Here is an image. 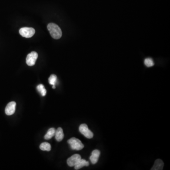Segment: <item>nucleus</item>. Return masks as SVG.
Masks as SVG:
<instances>
[{
    "mask_svg": "<svg viewBox=\"0 0 170 170\" xmlns=\"http://www.w3.org/2000/svg\"><path fill=\"white\" fill-rule=\"evenodd\" d=\"M47 29L49 30L51 36L54 39H60L62 36V32L60 28L55 24L49 23L47 26Z\"/></svg>",
    "mask_w": 170,
    "mask_h": 170,
    "instance_id": "f257e3e1",
    "label": "nucleus"
},
{
    "mask_svg": "<svg viewBox=\"0 0 170 170\" xmlns=\"http://www.w3.org/2000/svg\"><path fill=\"white\" fill-rule=\"evenodd\" d=\"M68 143L73 150H80L83 148L84 146L79 139L77 138H72L68 140Z\"/></svg>",
    "mask_w": 170,
    "mask_h": 170,
    "instance_id": "f03ea898",
    "label": "nucleus"
},
{
    "mask_svg": "<svg viewBox=\"0 0 170 170\" xmlns=\"http://www.w3.org/2000/svg\"><path fill=\"white\" fill-rule=\"evenodd\" d=\"M19 32L22 37L28 38L32 37L35 34L36 31L33 28L24 27L20 28Z\"/></svg>",
    "mask_w": 170,
    "mask_h": 170,
    "instance_id": "7ed1b4c3",
    "label": "nucleus"
},
{
    "mask_svg": "<svg viewBox=\"0 0 170 170\" xmlns=\"http://www.w3.org/2000/svg\"><path fill=\"white\" fill-rule=\"evenodd\" d=\"M79 130L82 134L88 139H92L93 137L94 134L88 128L86 124H82L79 126Z\"/></svg>",
    "mask_w": 170,
    "mask_h": 170,
    "instance_id": "20e7f679",
    "label": "nucleus"
},
{
    "mask_svg": "<svg viewBox=\"0 0 170 170\" xmlns=\"http://www.w3.org/2000/svg\"><path fill=\"white\" fill-rule=\"evenodd\" d=\"M38 58V54L36 52H30L27 55L26 58V63L28 65L32 66L36 64V61Z\"/></svg>",
    "mask_w": 170,
    "mask_h": 170,
    "instance_id": "39448f33",
    "label": "nucleus"
},
{
    "mask_svg": "<svg viewBox=\"0 0 170 170\" xmlns=\"http://www.w3.org/2000/svg\"><path fill=\"white\" fill-rule=\"evenodd\" d=\"M81 159V156L79 154H75L68 158L67 161V164L69 166H75Z\"/></svg>",
    "mask_w": 170,
    "mask_h": 170,
    "instance_id": "423d86ee",
    "label": "nucleus"
},
{
    "mask_svg": "<svg viewBox=\"0 0 170 170\" xmlns=\"http://www.w3.org/2000/svg\"><path fill=\"white\" fill-rule=\"evenodd\" d=\"M16 103L15 102L12 101L9 103L6 107L5 113L7 115H13L15 112Z\"/></svg>",
    "mask_w": 170,
    "mask_h": 170,
    "instance_id": "0eeeda50",
    "label": "nucleus"
},
{
    "mask_svg": "<svg viewBox=\"0 0 170 170\" xmlns=\"http://www.w3.org/2000/svg\"><path fill=\"white\" fill-rule=\"evenodd\" d=\"M100 155V151L97 149H96L93 151L92 154H91V156H90V159L91 161V163L94 165L97 163L98 162V159H99V157Z\"/></svg>",
    "mask_w": 170,
    "mask_h": 170,
    "instance_id": "6e6552de",
    "label": "nucleus"
},
{
    "mask_svg": "<svg viewBox=\"0 0 170 170\" xmlns=\"http://www.w3.org/2000/svg\"><path fill=\"white\" fill-rule=\"evenodd\" d=\"M55 136L56 140L58 142H60L64 139V135L62 128L59 127L57 129L55 133Z\"/></svg>",
    "mask_w": 170,
    "mask_h": 170,
    "instance_id": "1a4fd4ad",
    "label": "nucleus"
},
{
    "mask_svg": "<svg viewBox=\"0 0 170 170\" xmlns=\"http://www.w3.org/2000/svg\"><path fill=\"white\" fill-rule=\"evenodd\" d=\"M164 163L161 159H157L151 170H162L163 169Z\"/></svg>",
    "mask_w": 170,
    "mask_h": 170,
    "instance_id": "9d476101",
    "label": "nucleus"
},
{
    "mask_svg": "<svg viewBox=\"0 0 170 170\" xmlns=\"http://www.w3.org/2000/svg\"><path fill=\"white\" fill-rule=\"evenodd\" d=\"M89 165V163L88 162L84 160V159H81L75 166V170H79L83 167L88 166Z\"/></svg>",
    "mask_w": 170,
    "mask_h": 170,
    "instance_id": "9b49d317",
    "label": "nucleus"
},
{
    "mask_svg": "<svg viewBox=\"0 0 170 170\" xmlns=\"http://www.w3.org/2000/svg\"><path fill=\"white\" fill-rule=\"evenodd\" d=\"M56 130L55 128H51L48 130V131L47 132L46 135L45 136V139L46 140H49L51 139L55 135V133Z\"/></svg>",
    "mask_w": 170,
    "mask_h": 170,
    "instance_id": "f8f14e48",
    "label": "nucleus"
},
{
    "mask_svg": "<svg viewBox=\"0 0 170 170\" xmlns=\"http://www.w3.org/2000/svg\"><path fill=\"white\" fill-rule=\"evenodd\" d=\"M40 148L43 151H50L51 149V146L48 142H43L40 145Z\"/></svg>",
    "mask_w": 170,
    "mask_h": 170,
    "instance_id": "ddd939ff",
    "label": "nucleus"
},
{
    "mask_svg": "<svg viewBox=\"0 0 170 170\" xmlns=\"http://www.w3.org/2000/svg\"><path fill=\"white\" fill-rule=\"evenodd\" d=\"M37 89L43 97H45L46 96V90L43 85L40 84L38 85L37 87Z\"/></svg>",
    "mask_w": 170,
    "mask_h": 170,
    "instance_id": "4468645a",
    "label": "nucleus"
},
{
    "mask_svg": "<svg viewBox=\"0 0 170 170\" xmlns=\"http://www.w3.org/2000/svg\"><path fill=\"white\" fill-rule=\"evenodd\" d=\"M57 78L55 75H51L48 79L49 84L52 86H55L57 82Z\"/></svg>",
    "mask_w": 170,
    "mask_h": 170,
    "instance_id": "2eb2a0df",
    "label": "nucleus"
},
{
    "mask_svg": "<svg viewBox=\"0 0 170 170\" xmlns=\"http://www.w3.org/2000/svg\"><path fill=\"white\" fill-rule=\"evenodd\" d=\"M145 64L148 67H152L154 65L153 61L150 58H147L145 60Z\"/></svg>",
    "mask_w": 170,
    "mask_h": 170,
    "instance_id": "dca6fc26",
    "label": "nucleus"
},
{
    "mask_svg": "<svg viewBox=\"0 0 170 170\" xmlns=\"http://www.w3.org/2000/svg\"><path fill=\"white\" fill-rule=\"evenodd\" d=\"M52 88H55V86H52Z\"/></svg>",
    "mask_w": 170,
    "mask_h": 170,
    "instance_id": "f3484780",
    "label": "nucleus"
}]
</instances>
